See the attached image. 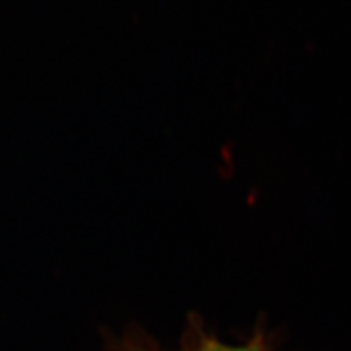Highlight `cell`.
<instances>
[{"label":"cell","instance_id":"cell-1","mask_svg":"<svg viewBox=\"0 0 351 351\" xmlns=\"http://www.w3.org/2000/svg\"><path fill=\"white\" fill-rule=\"evenodd\" d=\"M187 351H261L256 346H230V345H223L218 343L215 340H205L197 346L194 350H187Z\"/></svg>","mask_w":351,"mask_h":351}]
</instances>
